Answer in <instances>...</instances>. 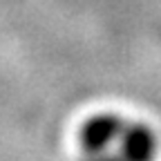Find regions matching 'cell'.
Listing matches in <instances>:
<instances>
[{
  "mask_svg": "<svg viewBox=\"0 0 161 161\" xmlns=\"http://www.w3.org/2000/svg\"><path fill=\"white\" fill-rule=\"evenodd\" d=\"M154 132L116 114L90 119L78 136V161H157Z\"/></svg>",
  "mask_w": 161,
  "mask_h": 161,
  "instance_id": "obj_1",
  "label": "cell"
}]
</instances>
